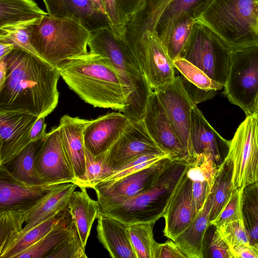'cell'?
Wrapping results in <instances>:
<instances>
[{
  "mask_svg": "<svg viewBox=\"0 0 258 258\" xmlns=\"http://www.w3.org/2000/svg\"><path fill=\"white\" fill-rule=\"evenodd\" d=\"M46 258H87L85 247L74 225L68 235Z\"/></svg>",
  "mask_w": 258,
  "mask_h": 258,
  "instance_id": "cell-42",
  "label": "cell"
},
{
  "mask_svg": "<svg viewBox=\"0 0 258 258\" xmlns=\"http://www.w3.org/2000/svg\"><path fill=\"white\" fill-rule=\"evenodd\" d=\"M68 211L56 212L25 233L19 235L1 254V258H15L20 253L31 246L47 234Z\"/></svg>",
  "mask_w": 258,
  "mask_h": 258,
  "instance_id": "cell-32",
  "label": "cell"
},
{
  "mask_svg": "<svg viewBox=\"0 0 258 258\" xmlns=\"http://www.w3.org/2000/svg\"><path fill=\"white\" fill-rule=\"evenodd\" d=\"M155 223L139 222L128 225L130 237L137 258H154L157 243L153 232Z\"/></svg>",
  "mask_w": 258,
  "mask_h": 258,
  "instance_id": "cell-36",
  "label": "cell"
},
{
  "mask_svg": "<svg viewBox=\"0 0 258 258\" xmlns=\"http://www.w3.org/2000/svg\"><path fill=\"white\" fill-rule=\"evenodd\" d=\"M110 28L115 37L122 40L127 29L128 21L122 14L118 0H102Z\"/></svg>",
  "mask_w": 258,
  "mask_h": 258,
  "instance_id": "cell-44",
  "label": "cell"
},
{
  "mask_svg": "<svg viewBox=\"0 0 258 258\" xmlns=\"http://www.w3.org/2000/svg\"><path fill=\"white\" fill-rule=\"evenodd\" d=\"M71 196L67 211L85 247L95 220L99 214L97 201L91 199L84 187Z\"/></svg>",
  "mask_w": 258,
  "mask_h": 258,
  "instance_id": "cell-25",
  "label": "cell"
},
{
  "mask_svg": "<svg viewBox=\"0 0 258 258\" xmlns=\"http://www.w3.org/2000/svg\"><path fill=\"white\" fill-rule=\"evenodd\" d=\"M184 87L194 102L197 104L208 99L212 98L216 94V92L207 91L202 90L180 76Z\"/></svg>",
  "mask_w": 258,
  "mask_h": 258,
  "instance_id": "cell-50",
  "label": "cell"
},
{
  "mask_svg": "<svg viewBox=\"0 0 258 258\" xmlns=\"http://www.w3.org/2000/svg\"><path fill=\"white\" fill-rule=\"evenodd\" d=\"M7 76V64L4 59H0V85L5 81Z\"/></svg>",
  "mask_w": 258,
  "mask_h": 258,
  "instance_id": "cell-55",
  "label": "cell"
},
{
  "mask_svg": "<svg viewBox=\"0 0 258 258\" xmlns=\"http://www.w3.org/2000/svg\"><path fill=\"white\" fill-rule=\"evenodd\" d=\"M73 223L68 213L43 237L15 258H46L49 253L68 235Z\"/></svg>",
  "mask_w": 258,
  "mask_h": 258,
  "instance_id": "cell-31",
  "label": "cell"
},
{
  "mask_svg": "<svg viewBox=\"0 0 258 258\" xmlns=\"http://www.w3.org/2000/svg\"><path fill=\"white\" fill-rule=\"evenodd\" d=\"M223 94L247 115L258 99V44L231 50Z\"/></svg>",
  "mask_w": 258,
  "mask_h": 258,
  "instance_id": "cell-7",
  "label": "cell"
},
{
  "mask_svg": "<svg viewBox=\"0 0 258 258\" xmlns=\"http://www.w3.org/2000/svg\"><path fill=\"white\" fill-rule=\"evenodd\" d=\"M105 152L94 156L86 148V171L76 184L78 187L94 188L106 174L104 160Z\"/></svg>",
  "mask_w": 258,
  "mask_h": 258,
  "instance_id": "cell-41",
  "label": "cell"
},
{
  "mask_svg": "<svg viewBox=\"0 0 258 258\" xmlns=\"http://www.w3.org/2000/svg\"><path fill=\"white\" fill-rule=\"evenodd\" d=\"M0 41L12 43L14 44L15 47L39 56L31 44L28 28L20 30L12 34L0 37Z\"/></svg>",
  "mask_w": 258,
  "mask_h": 258,
  "instance_id": "cell-46",
  "label": "cell"
},
{
  "mask_svg": "<svg viewBox=\"0 0 258 258\" xmlns=\"http://www.w3.org/2000/svg\"><path fill=\"white\" fill-rule=\"evenodd\" d=\"M56 68L69 87L86 103L94 107L124 111L126 100L122 83L100 55L88 51Z\"/></svg>",
  "mask_w": 258,
  "mask_h": 258,
  "instance_id": "cell-2",
  "label": "cell"
},
{
  "mask_svg": "<svg viewBox=\"0 0 258 258\" xmlns=\"http://www.w3.org/2000/svg\"><path fill=\"white\" fill-rule=\"evenodd\" d=\"M190 137L192 156L201 153L209 154L217 164H221L222 156L225 157L228 151L230 141L223 138L211 125L197 104L191 109Z\"/></svg>",
  "mask_w": 258,
  "mask_h": 258,
  "instance_id": "cell-19",
  "label": "cell"
},
{
  "mask_svg": "<svg viewBox=\"0 0 258 258\" xmlns=\"http://www.w3.org/2000/svg\"><path fill=\"white\" fill-rule=\"evenodd\" d=\"M38 118L23 110L0 109V165L32 142L31 131Z\"/></svg>",
  "mask_w": 258,
  "mask_h": 258,
  "instance_id": "cell-16",
  "label": "cell"
},
{
  "mask_svg": "<svg viewBox=\"0 0 258 258\" xmlns=\"http://www.w3.org/2000/svg\"><path fill=\"white\" fill-rule=\"evenodd\" d=\"M214 227L221 237L228 245L230 250L241 245H251L242 217L234 220L225 222Z\"/></svg>",
  "mask_w": 258,
  "mask_h": 258,
  "instance_id": "cell-40",
  "label": "cell"
},
{
  "mask_svg": "<svg viewBox=\"0 0 258 258\" xmlns=\"http://www.w3.org/2000/svg\"><path fill=\"white\" fill-rule=\"evenodd\" d=\"M219 167L211 155L195 154L188 160L186 175L192 181H207L212 187Z\"/></svg>",
  "mask_w": 258,
  "mask_h": 258,
  "instance_id": "cell-37",
  "label": "cell"
},
{
  "mask_svg": "<svg viewBox=\"0 0 258 258\" xmlns=\"http://www.w3.org/2000/svg\"><path fill=\"white\" fill-rule=\"evenodd\" d=\"M46 124L45 123V117L38 118L33 125L30 133L31 142L35 141L45 137Z\"/></svg>",
  "mask_w": 258,
  "mask_h": 258,
  "instance_id": "cell-53",
  "label": "cell"
},
{
  "mask_svg": "<svg viewBox=\"0 0 258 258\" xmlns=\"http://www.w3.org/2000/svg\"><path fill=\"white\" fill-rule=\"evenodd\" d=\"M0 59L4 58L15 48L14 44L0 41Z\"/></svg>",
  "mask_w": 258,
  "mask_h": 258,
  "instance_id": "cell-54",
  "label": "cell"
},
{
  "mask_svg": "<svg viewBox=\"0 0 258 258\" xmlns=\"http://www.w3.org/2000/svg\"><path fill=\"white\" fill-rule=\"evenodd\" d=\"M78 186L74 183H67L60 184L48 191L29 214L23 230L18 236L25 233L54 213L67 210L69 200Z\"/></svg>",
  "mask_w": 258,
  "mask_h": 258,
  "instance_id": "cell-26",
  "label": "cell"
},
{
  "mask_svg": "<svg viewBox=\"0 0 258 258\" xmlns=\"http://www.w3.org/2000/svg\"><path fill=\"white\" fill-rule=\"evenodd\" d=\"M48 14L33 0H0V37L38 25Z\"/></svg>",
  "mask_w": 258,
  "mask_h": 258,
  "instance_id": "cell-22",
  "label": "cell"
},
{
  "mask_svg": "<svg viewBox=\"0 0 258 258\" xmlns=\"http://www.w3.org/2000/svg\"><path fill=\"white\" fill-rule=\"evenodd\" d=\"M173 63L182 77L202 90L217 92L224 88V85L212 79L201 69L183 58H177Z\"/></svg>",
  "mask_w": 258,
  "mask_h": 258,
  "instance_id": "cell-38",
  "label": "cell"
},
{
  "mask_svg": "<svg viewBox=\"0 0 258 258\" xmlns=\"http://www.w3.org/2000/svg\"><path fill=\"white\" fill-rule=\"evenodd\" d=\"M231 49L210 28L194 21L180 57L192 63L224 86Z\"/></svg>",
  "mask_w": 258,
  "mask_h": 258,
  "instance_id": "cell-8",
  "label": "cell"
},
{
  "mask_svg": "<svg viewBox=\"0 0 258 258\" xmlns=\"http://www.w3.org/2000/svg\"><path fill=\"white\" fill-rule=\"evenodd\" d=\"M258 0H213L197 14L231 49L258 44Z\"/></svg>",
  "mask_w": 258,
  "mask_h": 258,
  "instance_id": "cell-5",
  "label": "cell"
},
{
  "mask_svg": "<svg viewBox=\"0 0 258 258\" xmlns=\"http://www.w3.org/2000/svg\"><path fill=\"white\" fill-rule=\"evenodd\" d=\"M150 153L165 154L148 133L143 119L131 121L105 152L104 164L106 174L104 178L136 158Z\"/></svg>",
  "mask_w": 258,
  "mask_h": 258,
  "instance_id": "cell-12",
  "label": "cell"
},
{
  "mask_svg": "<svg viewBox=\"0 0 258 258\" xmlns=\"http://www.w3.org/2000/svg\"><path fill=\"white\" fill-rule=\"evenodd\" d=\"M145 0H118L120 10L128 23L140 10Z\"/></svg>",
  "mask_w": 258,
  "mask_h": 258,
  "instance_id": "cell-51",
  "label": "cell"
},
{
  "mask_svg": "<svg viewBox=\"0 0 258 258\" xmlns=\"http://www.w3.org/2000/svg\"><path fill=\"white\" fill-rule=\"evenodd\" d=\"M128 224L99 214L96 230L99 242L113 258H137L132 244Z\"/></svg>",
  "mask_w": 258,
  "mask_h": 258,
  "instance_id": "cell-24",
  "label": "cell"
},
{
  "mask_svg": "<svg viewBox=\"0 0 258 258\" xmlns=\"http://www.w3.org/2000/svg\"><path fill=\"white\" fill-rule=\"evenodd\" d=\"M36 205L0 211V254L23 230L27 217Z\"/></svg>",
  "mask_w": 258,
  "mask_h": 258,
  "instance_id": "cell-34",
  "label": "cell"
},
{
  "mask_svg": "<svg viewBox=\"0 0 258 258\" xmlns=\"http://www.w3.org/2000/svg\"><path fill=\"white\" fill-rule=\"evenodd\" d=\"M2 59L7 76L0 85V109L23 110L39 118L50 114L59 99L57 68L17 47Z\"/></svg>",
  "mask_w": 258,
  "mask_h": 258,
  "instance_id": "cell-1",
  "label": "cell"
},
{
  "mask_svg": "<svg viewBox=\"0 0 258 258\" xmlns=\"http://www.w3.org/2000/svg\"><path fill=\"white\" fill-rule=\"evenodd\" d=\"M255 113H256L258 115V99H257V103H256V105Z\"/></svg>",
  "mask_w": 258,
  "mask_h": 258,
  "instance_id": "cell-57",
  "label": "cell"
},
{
  "mask_svg": "<svg viewBox=\"0 0 258 258\" xmlns=\"http://www.w3.org/2000/svg\"><path fill=\"white\" fill-rule=\"evenodd\" d=\"M257 24H258V18H257Z\"/></svg>",
  "mask_w": 258,
  "mask_h": 258,
  "instance_id": "cell-58",
  "label": "cell"
},
{
  "mask_svg": "<svg viewBox=\"0 0 258 258\" xmlns=\"http://www.w3.org/2000/svg\"><path fill=\"white\" fill-rule=\"evenodd\" d=\"M91 120L66 114L60 117L57 126L64 149L76 177L75 184L86 171L84 132Z\"/></svg>",
  "mask_w": 258,
  "mask_h": 258,
  "instance_id": "cell-20",
  "label": "cell"
},
{
  "mask_svg": "<svg viewBox=\"0 0 258 258\" xmlns=\"http://www.w3.org/2000/svg\"><path fill=\"white\" fill-rule=\"evenodd\" d=\"M88 46L114 69L123 85L126 106L123 113L131 121L143 119L153 91L134 56L109 27L91 31Z\"/></svg>",
  "mask_w": 258,
  "mask_h": 258,
  "instance_id": "cell-3",
  "label": "cell"
},
{
  "mask_svg": "<svg viewBox=\"0 0 258 258\" xmlns=\"http://www.w3.org/2000/svg\"><path fill=\"white\" fill-rule=\"evenodd\" d=\"M194 22V19L192 17H185L178 21L173 26L165 47L173 61L180 57L188 39Z\"/></svg>",
  "mask_w": 258,
  "mask_h": 258,
  "instance_id": "cell-39",
  "label": "cell"
},
{
  "mask_svg": "<svg viewBox=\"0 0 258 258\" xmlns=\"http://www.w3.org/2000/svg\"><path fill=\"white\" fill-rule=\"evenodd\" d=\"M173 160L169 156L126 176L94 187L99 209L120 204L152 186Z\"/></svg>",
  "mask_w": 258,
  "mask_h": 258,
  "instance_id": "cell-11",
  "label": "cell"
},
{
  "mask_svg": "<svg viewBox=\"0 0 258 258\" xmlns=\"http://www.w3.org/2000/svg\"><path fill=\"white\" fill-rule=\"evenodd\" d=\"M213 0H172L161 16L156 27L161 42L165 47L175 24L180 19L196 14Z\"/></svg>",
  "mask_w": 258,
  "mask_h": 258,
  "instance_id": "cell-30",
  "label": "cell"
},
{
  "mask_svg": "<svg viewBox=\"0 0 258 258\" xmlns=\"http://www.w3.org/2000/svg\"><path fill=\"white\" fill-rule=\"evenodd\" d=\"M188 164L186 159L172 160L150 187L120 204L99 209V214L128 224L155 223L164 217L174 191L186 173Z\"/></svg>",
  "mask_w": 258,
  "mask_h": 258,
  "instance_id": "cell-4",
  "label": "cell"
},
{
  "mask_svg": "<svg viewBox=\"0 0 258 258\" xmlns=\"http://www.w3.org/2000/svg\"><path fill=\"white\" fill-rule=\"evenodd\" d=\"M233 258H258V248L252 246L241 245L230 249Z\"/></svg>",
  "mask_w": 258,
  "mask_h": 258,
  "instance_id": "cell-52",
  "label": "cell"
},
{
  "mask_svg": "<svg viewBox=\"0 0 258 258\" xmlns=\"http://www.w3.org/2000/svg\"><path fill=\"white\" fill-rule=\"evenodd\" d=\"M211 188L207 181H192V198L198 213L203 207Z\"/></svg>",
  "mask_w": 258,
  "mask_h": 258,
  "instance_id": "cell-49",
  "label": "cell"
},
{
  "mask_svg": "<svg viewBox=\"0 0 258 258\" xmlns=\"http://www.w3.org/2000/svg\"><path fill=\"white\" fill-rule=\"evenodd\" d=\"M163 105L189 158L192 156L190 128L191 112L196 105L189 97L179 75L171 83L153 90Z\"/></svg>",
  "mask_w": 258,
  "mask_h": 258,
  "instance_id": "cell-13",
  "label": "cell"
},
{
  "mask_svg": "<svg viewBox=\"0 0 258 258\" xmlns=\"http://www.w3.org/2000/svg\"><path fill=\"white\" fill-rule=\"evenodd\" d=\"M94 6L103 14L106 15L102 0H90Z\"/></svg>",
  "mask_w": 258,
  "mask_h": 258,
  "instance_id": "cell-56",
  "label": "cell"
},
{
  "mask_svg": "<svg viewBox=\"0 0 258 258\" xmlns=\"http://www.w3.org/2000/svg\"><path fill=\"white\" fill-rule=\"evenodd\" d=\"M172 1L145 0L140 10L128 22L122 41L126 44H131L138 41L147 33H155L161 16Z\"/></svg>",
  "mask_w": 258,
  "mask_h": 258,
  "instance_id": "cell-27",
  "label": "cell"
},
{
  "mask_svg": "<svg viewBox=\"0 0 258 258\" xmlns=\"http://www.w3.org/2000/svg\"><path fill=\"white\" fill-rule=\"evenodd\" d=\"M131 121L127 116L119 112L109 113L91 119L84 132L86 148L94 156L106 152Z\"/></svg>",
  "mask_w": 258,
  "mask_h": 258,
  "instance_id": "cell-18",
  "label": "cell"
},
{
  "mask_svg": "<svg viewBox=\"0 0 258 258\" xmlns=\"http://www.w3.org/2000/svg\"><path fill=\"white\" fill-rule=\"evenodd\" d=\"M232 167L234 191L258 183V115L246 116L237 128L223 159Z\"/></svg>",
  "mask_w": 258,
  "mask_h": 258,
  "instance_id": "cell-9",
  "label": "cell"
},
{
  "mask_svg": "<svg viewBox=\"0 0 258 258\" xmlns=\"http://www.w3.org/2000/svg\"><path fill=\"white\" fill-rule=\"evenodd\" d=\"M232 167L223 160L209 193L211 208L209 215V225L219 215L226 205L233 190L232 188Z\"/></svg>",
  "mask_w": 258,
  "mask_h": 258,
  "instance_id": "cell-33",
  "label": "cell"
},
{
  "mask_svg": "<svg viewBox=\"0 0 258 258\" xmlns=\"http://www.w3.org/2000/svg\"><path fill=\"white\" fill-rule=\"evenodd\" d=\"M45 138L31 142L14 158L0 165V170L20 182L32 185L43 182L35 167V159Z\"/></svg>",
  "mask_w": 258,
  "mask_h": 258,
  "instance_id": "cell-29",
  "label": "cell"
},
{
  "mask_svg": "<svg viewBox=\"0 0 258 258\" xmlns=\"http://www.w3.org/2000/svg\"><path fill=\"white\" fill-rule=\"evenodd\" d=\"M154 258H187L176 243L171 239L156 244Z\"/></svg>",
  "mask_w": 258,
  "mask_h": 258,
  "instance_id": "cell-48",
  "label": "cell"
},
{
  "mask_svg": "<svg viewBox=\"0 0 258 258\" xmlns=\"http://www.w3.org/2000/svg\"><path fill=\"white\" fill-rule=\"evenodd\" d=\"M207 247L210 257L233 258L228 245L221 237L215 228L210 234Z\"/></svg>",
  "mask_w": 258,
  "mask_h": 258,
  "instance_id": "cell-47",
  "label": "cell"
},
{
  "mask_svg": "<svg viewBox=\"0 0 258 258\" xmlns=\"http://www.w3.org/2000/svg\"><path fill=\"white\" fill-rule=\"evenodd\" d=\"M0 171V211L36 205L48 191L60 185L54 183L28 184Z\"/></svg>",
  "mask_w": 258,
  "mask_h": 258,
  "instance_id": "cell-23",
  "label": "cell"
},
{
  "mask_svg": "<svg viewBox=\"0 0 258 258\" xmlns=\"http://www.w3.org/2000/svg\"><path fill=\"white\" fill-rule=\"evenodd\" d=\"M167 156L168 155L165 154L159 153H150L141 155L126 164L119 170L111 173L99 182L115 181L148 167Z\"/></svg>",
  "mask_w": 258,
  "mask_h": 258,
  "instance_id": "cell-43",
  "label": "cell"
},
{
  "mask_svg": "<svg viewBox=\"0 0 258 258\" xmlns=\"http://www.w3.org/2000/svg\"><path fill=\"white\" fill-rule=\"evenodd\" d=\"M243 223L251 245L258 248V183L245 186L242 191Z\"/></svg>",
  "mask_w": 258,
  "mask_h": 258,
  "instance_id": "cell-35",
  "label": "cell"
},
{
  "mask_svg": "<svg viewBox=\"0 0 258 258\" xmlns=\"http://www.w3.org/2000/svg\"><path fill=\"white\" fill-rule=\"evenodd\" d=\"M211 208V200L209 194L196 219L174 241L187 258H204V240L210 227Z\"/></svg>",
  "mask_w": 258,
  "mask_h": 258,
  "instance_id": "cell-28",
  "label": "cell"
},
{
  "mask_svg": "<svg viewBox=\"0 0 258 258\" xmlns=\"http://www.w3.org/2000/svg\"><path fill=\"white\" fill-rule=\"evenodd\" d=\"M49 15L71 19L90 32L110 25L106 15L90 0H42Z\"/></svg>",
  "mask_w": 258,
  "mask_h": 258,
  "instance_id": "cell-21",
  "label": "cell"
},
{
  "mask_svg": "<svg viewBox=\"0 0 258 258\" xmlns=\"http://www.w3.org/2000/svg\"><path fill=\"white\" fill-rule=\"evenodd\" d=\"M124 44L134 56L152 90L175 80L173 60L157 32L147 33L137 42Z\"/></svg>",
  "mask_w": 258,
  "mask_h": 258,
  "instance_id": "cell-10",
  "label": "cell"
},
{
  "mask_svg": "<svg viewBox=\"0 0 258 258\" xmlns=\"http://www.w3.org/2000/svg\"><path fill=\"white\" fill-rule=\"evenodd\" d=\"M143 120L148 133L165 154L173 160H189L186 149L153 90L149 97Z\"/></svg>",
  "mask_w": 258,
  "mask_h": 258,
  "instance_id": "cell-15",
  "label": "cell"
},
{
  "mask_svg": "<svg viewBox=\"0 0 258 258\" xmlns=\"http://www.w3.org/2000/svg\"><path fill=\"white\" fill-rule=\"evenodd\" d=\"M28 31L31 44L39 55L56 67L88 52L91 32L71 19L48 14Z\"/></svg>",
  "mask_w": 258,
  "mask_h": 258,
  "instance_id": "cell-6",
  "label": "cell"
},
{
  "mask_svg": "<svg viewBox=\"0 0 258 258\" xmlns=\"http://www.w3.org/2000/svg\"><path fill=\"white\" fill-rule=\"evenodd\" d=\"M37 172L45 183L76 182L58 126L46 134L35 159Z\"/></svg>",
  "mask_w": 258,
  "mask_h": 258,
  "instance_id": "cell-14",
  "label": "cell"
},
{
  "mask_svg": "<svg viewBox=\"0 0 258 258\" xmlns=\"http://www.w3.org/2000/svg\"><path fill=\"white\" fill-rule=\"evenodd\" d=\"M243 188L234 190L229 200L218 217L210 226L216 227L229 221L234 220L242 217V199Z\"/></svg>",
  "mask_w": 258,
  "mask_h": 258,
  "instance_id": "cell-45",
  "label": "cell"
},
{
  "mask_svg": "<svg viewBox=\"0 0 258 258\" xmlns=\"http://www.w3.org/2000/svg\"><path fill=\"white\" fill-rule=\"evenodd\" d=\"M192 183L185 174L165 212L164 235L173 241L189 226L198 214L192 198Z\"/></svg>",
  "mask_w": 258,
  "mask_h": 258,
  "instance_id": "cell-17",
  "label": "cell"
}]
</instances>
